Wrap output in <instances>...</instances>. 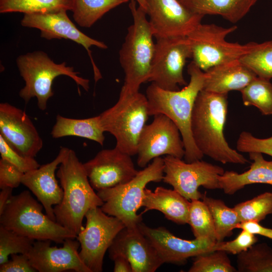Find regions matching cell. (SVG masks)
<instances>
[{
    "label": "cell",
    "instance_id": "6da1fadb",
    "mask_svg": "<svg viewBox=\"0 0 272 272\" xmlns=\"http://www.w3.org/2000/svg\"><path fill=\"white\" fill-rule=\"evenodd\" d=\"M228 94L201 90L193 107L191 131L194 142L204 155L222 164H245L248 160L230 147L224 134Z\"/></svg>",
    "mask_w": 272,
    "mask_h": 272
},
{
    "label": "cell",
    "instance_id": "7a4b0ae2",
    "mask_svg": "<svg viewBox=\"0 0 272 272\" xmlns=\"http://www.w3.org/2000/svg\"><path fill=\"white\" fill-rule=\"evenodd\" d=\"M190 81L178 91L163 89L152 83L146 89L149 116L163 114L178 127L184 144V161L191 163L201 160L203 155L196 146L191 131V118L196 98L202 89L204 72L193 61L187 67Z\"/></svg>",
    "mask_w": 272,
    "mask_h": 272
},
{
    "label": "cell",
    "instance_id": "3957f363",
    "mask_svg": "<svg viewBox=\"0 0 272 272\" xmlns=\"http://www.w3.org/2000/svg\"><path fill=\"white\" fill-rule=\"evenodd\" d=\"M56 175L63 190V196L61 202L53 208L56 222L77 235L87 212L100 207L103 202L95 192L83 164L73 150L70 149L59 165Z\"/></svg>",
    "mask_w": 272,
    "mask_h": 272
},
{
    "label": "cell",
    "instance_id": "277c9868",
    "mask_svg": "<svg viewBox=\"0 0 272 272\" xmlns=\"http://www.w3.org/2000/svg\"><path fill=\"white\" fill-rule=\"evenodd\" d=\"M130 1L133 23L127 29L119 52L120 63L125 74L120 95L137 93L143 83L148 82L155 49L147 12L141 6H135V0Z\"/></svg>",
    "mask_w": 272,
    "mask_h": 272
},
{
    "label": "cell",
    "instance_id": "5b68a950",
    "mask_svg": "<svg viewBox=\"0 0 272 272\" xmlns=\"http://www.w3.org/2000/svg\"><path fill=\"white\" fill-rule=\"evenodd\" d=\"M43 208L28 190H24L10 198L0 214L1 225L34 240L63 243L66 239L77 238V235L44 214Z\"/></svg>",
    "mask_w": 272,
    "mask_h": 272
},
{
    "label": "cell",
    "instance_id": "8992f818",
    "mask_svg": "<svg viewBox=\"0 0 272 272\" xmlns=\"http://www.w3.org/2000/svg\"><path fill=\"white\" fill-rule=\"evenodd\" d=\"M16 62L25 83L19 92L20 97L26 104L32 98L36 97L37 106L41 110L47 108V101L54 94L52 85L58 76H67L85 91L89 89V80L78 76L79 73L75 71L73 66H67L65 62H54L42 51L21 55Z\"/></svg>",
    "mask_w": 272,
    "mask_h": 272
},
{
    "label": "cell",
    "instance_id": "52a82bcc",
    "mask_svg": "<svg viewBox=\"0 0 272 272\" xmlns=\"http://www.w3.org/2000/svg\"><path fill=\"white\" fill-rule=\"evenodd\" d=\"M164 162L161 157L138 171L129 181L116 186L101 189L97 193L103 202L101 210L108 215L120 220L127 228H135L142 221V215L137 214L142 207L144 190L150 182H159L164 176Z\"/></svg>",
    "mask_w": 272,
    "mask_h": 272
},
{
    "label": "cell",
    "instance_id": "ba28073f",
    "mask_svg": "<svg viewBox=\"0 0 272 272\" xmlns=\"http://www.w3.org/2000/svg\"><path fill=\"white\" fill-rule=\"evenodd\" d=\"M146 96L139 91L120 95L117 102L99 115L104 132L116 139L115 147L131 156L137 154L139 139L149 116Z\"/></svg>",
    "mask_w": 272,
    "mask_h": 272
},
{
    "label": "cell",
    "instance_id": "9c48e42d",
    "mask_svg": "<svg viewBox=\"0 0 272 272\" xmlns=\"http://www.w3.org/2000/svg\"><path fill=\"white\" fill-rule=\"evenodd\" d=\"M237 28L200 23L187 36L192 61L205 72L214 66L239 59L250 52L256 42L241 44L226 40Z\"/></svg>",
    "mask_w": 272,
    "mask_h": 272
},
{
    "label": "cell",
    "instance_id": "30bf717a",
    "mask_svg": "<svg viewBox=\"0 0 272 272\" xmlns=\"http://www.w3.org/2000/svg\"><path fill=\"white\" fill-rule=\"evenodd\" d=\"M85 218V227H82L76 238L81 246L79 254L91 272H101L106 251L125 226L118 218L107 215L99 207L89 210Z\"/></svg>",
    "mask_w": 272,
    "mask_h": 272
},
{
    "label": "cell",
    "instance_id": "8fae6325",
    "mask_svg": "<svg viewBox=\"0 0 272 272\" xmlns=\"http://www.w3.org/2000/svg\"><path fill=\"white\" fill-rule=\"evenodd\" d=\"M181 159L169 155L163 158L164 182L190 200L201 198L199 186L211 190L221 189L218 177L225 172L222 167L201 160L187 163Z\"/></svg>",
    "mask_w": 272,
    "mask_h": 272
},
{
    "label": "cell",
    "instance_id": "7c38bea8",
    "mask_svg": "<svg viewBox=\"0 0 272 272\" xmlns=\"http://www.w3.org/2000/svg\"><path fill=\"white\" fill-rule=\"evenodd\" d=\"M191 56L187 36L157 39L148 82L166 90H179V86L187 84L183 71L187 59Z\"/></svg>",
    "mask_w": 272,
    "mask_h": 272
},
{
    "label": "cell",
    "instance_id": "4fadbf2b",
    "mask_svg": "<svg viewBox=\"0 0 272 272\" xmlns=\"http://www.w3.org/2000/svg\"><path fill=\"white\" fill-rule=\"evenodd\" d=\"M185 150L180 131L175 123L163 114L154 115L146 124L138 147L137 164L145 168L154 158L166 155L182 159Z\"/></svg>",
    "mask_w": 272,
    "mask_h": 272
},
{
    "label": "cell",
    "instance_id": "5bb4252c",
    "mask_svg": "<svg viewBox=\"0 0 272 272\" xmlns=\"http://www.w3.org/2000/svg\"><path fill=\"white\" fill-rule=\"evenodd\" d=\"M67 11H55L24 14L21 24L22 26L33 28L40 31L42 38L51 40L65 39L71 40L83 46L90 57L96 83L101 79V74L94 62L90 48L93 46L107 49L103 42L93 39L79 30L67 15Z\"/></svg>",
    "mask_w": 272,
    "mask_h": 272
},
{
    "label": "cell",
    "instance_id": "9a60e30c",
    "mask_svg": "<svg viewBox=\"0 0 272 272\" xmlns=\"http://www.w3.org/2000/svg\"><path fill=\"white\" fill-rule=\"evenodd\" d=\"M146 1L149 22L156 39L187 36L204 17L189 10L179 0Z\"/></svg>",
    "mask_w": 272,
    "mask_h": 272
},
{
    "label": "cell",
    "instance_id": "2e32d148",
    "mask_svg": "<svg viewBox=\"0 0 272 272\" xmlns=\"http://www.w3.org/2000/svg\"><path fill=\"white\" fill-rule=\"evenodd\" d=\"M131 156L116 147L99 151L83 163L90 183L98 191L124 184L138 173Z\"/></svg>",
    "mask_w": 272,
    "mask_h": 272
},
{
    "label": "cell",
    "instance_id": "e0dca14e",
    "mask_svg": "<svg viewBox=\"0 0 272 272\" xmlns=\"http://www.w3.org/2000/svg\"><path fill=\"white\" fill-rule=\"evenodd\" d=\"M138 227L156 249L163 263L184 264L190 257L214 251L217 242L208 239H183L165 227L151 228L142 222Z\"/></svg>",
    "mask_w": 272,
    "mask_h": 272
},
{
    "label": "cell",
    "instance_id": "ac0fdd59",
    "mask_svg": "<svg viewBox=\"0 0 272 272\" xmlns=\"http://www.w3.org/2000/svg\"><path fill=\"white\" fill-rule=\"evenodd\" d=\"M0 135L16 151L34 158L43 141L27 114L8 103L0 104Z\"/></svg>",
    "mask_w": 272,
    "mask_h": 272
},
{
    "label": "cell",
    "instance_id": "d6986e66",
    "mask_svg": "<svg viewBox=\"0 0 272 272\" xmlns=\"http://www.w3.org/2000/svg\"><path fill=\"white\" fill-rule=\"evenodd\" d=\"M51 240L34 241L27 254L32 265L39 272H61L73 270L76 272H91L80 257L78 240L67 238L63 246H51Z\"/></svg>",
    "mask_w": 272,
    "mask_h": 272
},
{
    "label": "cell",
    "instance_id": "ffe728a7",
    "mask_svg": "<svg viewBox=\"0 0 272 272\" xmlns=\"http://www.w3.org/2000/svg\"><path fill=\"white\" fill-rule=\"evenodd\" d=\"M111 259L121 255L130 262L132 272H154L163 262L156 249L139 227H124L108 249Z\"/></svg>",
    "mask_w": 272,
    "mask_h": 272
},
{
    "label": "cell",
    "instance_id": "44dd1931",
    "mask_svg": "<svg viewBox=\"0 0 272 272\" xmlns=\"http://www.w3.org/2000/svg\"><path fill=\"white\" fill-rule=\"evenodd\" d=\"M70 149L61 147L51 162L24 173L22 184L27 187L42 205L46 214L56 221L53 206L59 204L62 198L63 190L55 176V170L67 155Z\"/></svg>",
    "mask_w": 272,
    "mask_h": 272
},
{
    "label": "cell",
    "instance_id": "7402d4cb",
    "mask_svg": "<svg viewBox=\"0 0 272 272\" xmlns=\"http://www.w3.org/2000/svg\"><path fill=\"white\" fill-rule=\"evenodd\" d=\"M202 90L219 94L240 91L257 76L239 59L214 66L204 72Z\"/></svg>",
    "mask_w": 272,
    "mask_h": 272
},
{
    "label": "cell",
    "instance_id": "603a6c76",
    "mask_svg": "<svg viewBox=\"0 0 272 272\" xmlns=\"http://www.w3.org/2000/svg\"><path fill=\"white\" fill-rule=\"evenodd\" d=\"M174 189L158 186L154 191L145 188L141 206L143 214L150 210L161 212L168 220L178 224H187L190 202Z\"/></svg>",
    "mask_w": 272,
    "mask_h": 272
},
{
    "label": "cell",
    "instance_id": "cb8c5ba5",
    "mask_svg": "<svg viewBox=\"0 0 272 272\" xmlns=\"http://www.w3.org/2000/svg\"><path fill=\"white\" fill-rule=\"evenodd\" d=\"M248 154L252 163L248 170L242 173L226 171L218 176L221 189L225 194H234L245 186L252 184L263 183L272 186V160H265L261 153Z\"/></svg>",
    "mask_w": 272,
    "mask_h": 272
},
{
    "label": "cell",
    "instance_id": "d4e9b609",
    "mask_svg": "<svg viewBox=\"0 0 272 272\" xmlns=\"http://www.w3.org/2000/svg\"><path fill=\"white\" fill-rule=\"evenodd\" d=\"M257 0H179L192 12L205 16L219 15L232 23L241 20Z\"/></svg>",
    "mask_w": 272,
    "mask_h": 272
},
{
    "label": "cell",
    "instance_id": "484cf974",
    "mask_svg": "<svg viewBox=\"0 0 272 272\" xmlns=\"http://www.w3.org/2000/svg\"><path fill=\"white\" fill-rule=\"evenodd\" d=\"M104 132L100 124L99 115L75 119L58 114L51 135L55 139L68 136L84 138L103 146L105 141Z\"/></svg>",
    "mask_w": 272,
    "mask_h": 272
},
{
    "label": "cell",
    "instance_id": "4316f807",
    "mask_svg": "<svg viewBox=\"0 0 272 272\" xmlns=\"http://www.w3.org/2000/svg\"><path fill=\"white\" fill-rule=\"evenodd\" d=\"M201 199L212 215L217 241H222L232 235L235 226L240 223L236 211L228 207L222 200L208 196L206 193L202 194Z\"/></svg>",
    "mask_w": 272,
    "mask_h": 272
},
{
    "label": "cell",
    "instance_id": "83f0119b",
    "mask_svg": "<svg viewBox=\"0 0 272 272\" xmlns=\"http://www.w3.org/2000/svg\"><path fill=\"white\" fill-rule=\"evenodd\" d=\"M129 0H74L73 18L81 27L92 26L106 13Z\"/></svg>",
    "mask_w": 272,
    "mask_h": 272
},
{
    "label": "cell",
    "instance_id": "f1b7e54d",
    "mask_svg": "<svg viewBox=\"0 0 272 272\" xmlns=\"http://www.w3.org/2000/svg\"><path fill=\"white\" fill-rule=\"evenodd\" d=\"M74 5V0H0V13L26 14L60 10L72 11Z\"/></svg>",
    "mask_w": 272,
    "mask_h": 272
},
{
    "label": "cell",
    "instance_id": "f546056e",
    "mask_svg": "<svg viewBox=\"0 0 272 272\" xmlns=\"http://www.w3.org/2000/svg\"><path fill=\"white\" fill-rule=\"evenodd\" d=\"M238 272H272V248L267 243L254 244L237 256Z\"/></svg>",
    "mask_w": 272,
    "mask_h": 272
},
{
    "label": "cell",
    "instance_id": "4dcf8cb0",
    "mask_svg": "<svg viewBox=\"0 0 272 272\" xmlns=\"http://www.w3.org/2000/svg\"><path fill=\"white\" fill-rule=\"evenodd\" d=\"M245 106H253L263 115H272V83L256 77L240 91Z\"/></svg>",
    "mask_w": 272,
    "mask_h": 272
},
{
    "label": "cell",
    "instance_id": "1f68e13d",
    "mask_svg": "<svg viewBox=\"0 0 272 272\" xmlns=\"http://www.w3.org/2000/svg\"><path fill=\"white\" fill-rule=\"evenodd\" d=\"M187 224L190 226L195 238L217 241L212 215L202 200H191Z\"/></svg>",
    "mask_w": 272,
    "mask_h": 272
},
{
    "label": "cell",
    "instance_id": "d6a6232c",
    "mask_svg": "<svg viewBox=\"0 0 272 272\" xmlns=\"http://www.w3.org/2000/svg\"><path fill=\"white\" fill-rule=\"evenodd\" d=\"M239 60L260 78H272V39L256 43L254 48Z\"/></svg>",
    "mask_w": 272,
    "mask_h": 272
},
{
    "label": "cell",
    "instance_id": "836d02e7",
    "mask_svg": "<svg viewBox=\"0 0 272 272\" xmlns=\"http://www.w3.org/2000/svg\"><path fill=\"white\" fill-rule=\"evenodd\" d=\"M233 209L238 214L240 222L247 221L259 222L267 215L272 214V192H265L240 202Z\"/></svg>",
    "mask_w": 272,
    "mask_h": 272
},
{
    "label": "cell",
    "instance_id": "e575fe53",
    "mask_svg": "<svg viewBox=\"0 0 272 272\" xmlns=\"http://www.w3.org/2000/svg\"><path fill=\"white\" fill-rule=\"evenodd\" d=\"M35 240L0 226V265L9 261L13 254H27Z\"/></svg>",
    "mask_w": 272,
    "mask_h": 272
},
{
    "label": "cell",
    "instance_id": "d590c367",
    "mask_svg": "<svg viewBox=\"0 0 272 272\" xmlns=\"http://www.w3.org/2000/svg\"><path fill=\"white\" fill-rule=\"evenodd\" d=\"M188 272H236L227 253L215 250L194 257Z\"/></svg>",
    "mask_w": 272,
    "mask_h": 272
},
{
    "label": "cell",
    "instance_id": "8d00e7d4",
    "mask_svg": "<svg viewBox=\"0 0 272 272\" xmlns=\"http://www.w3.org/2000/svg\"><path fill=\"white\" fill-rule=\"evenodd\" d=\"M236 149L240 153L258 152L272 157V136L260 139L255 137L250 132L243 131L237 139Z\"/></svg>",
    "mask_w": 272,
    "mask_h": 272
},
{
    "label": "cell",
    "instance_id": "74e56055",
    "mask_svg": "<svg viewBox=\"0 0 272 272\" xmlns=\"http://www.w3.org/2000/svg\"><path fill=\"white\" fill-rule=\"evenodd\" d=\"M0 154L1 158L10 162L24 173L40 166L34 158L23 156L16 151L1 135Z\"/></svg>",
    "mask_w": 272,
    "mask_h": 272
},
{
    "label": "cell",
    "instance_id": "f35d334b",
    "mask_svg": "<svg viewBox=\"0 0 272 272\" xmlns=\"http://www.w3.org/2000/svg\"><path fill=\"white\" fill-rule=\"evenodd\" d=\"M258 239L255 235L246 231L242 230L234 240L224 242L217 241L214 247L215 250H222L232 254H238L246 251L256 243Z\"/></svg>",
    "mask_w": 272,
    "mask_h": 272
},
{
    "label": "cell",
    "instance_id": "ab89813d",
    "mask_svg": "<svg viewBox=\"0 0 272 272\" xmlns=\"http://www.w3.org/2000/svg\"><path fill=\"white\" fill-rule=\"evenodd\" d=\"M24 173L2 158L0 160V188L17 187L22 183Z\"/></svg>",
    "mask_w": 272,
    "mask_h": 272
},
{
    "label": "cell",
    "instance_id": "60d3db41",
    "mask_svg": "<svg viewBox=\"0 0 272 272\" xmlns=\"http://www.w3.org/2000/svg\"><path fill=\"white\" fill-rule=\"evenodd\" d=\"M11 260L0 265L1 272H36L27 254H13Z\"/></svg>",
    "mask_w": 272,
    "mask_h": 272
},
{
    "label": "cell",
    "instance_id": "b9f144b4",
    "mask_svg": "<svg viewBox=\"0 0 272 272\" xmlns=\"http://www.w3.org/2000/svg\"><path fill=\"white\" fill-rule=\"evenodd\" d=\"M235 229H240L252 234L259 235L272 239V229L264 227L255 221L240 222L236 225Z\"/></svg>",
    "mask_w": 272,
    "mask_h": 272
},
{
    "label": "cell",
    "instance_id": "7bdbcfd3",
    "mask_svg": "<svg viewBox=\"0 0 272 272\" xmlns=\"http://www.w3.org/2000/svg\"><path fill=\"white\" fill-rule=\"evenodd\" d=\"M114 272H132V268L129 260L124 256L118 255L113 257Z\"/></svg>",
    "mask_w": 272,
    "mask_h": 272
},
{
    "label": "cell",
    "instance_id": "ee69618b",
    "mask_svg": "<svg viewBox=\"0 0 272 272\" xmlns=\"http://www.w3.org/2000/svg\"><path fill=\"white\" fill-rule=\"evenodd\" d=\"M13 189L11 187H6L1 189L0 192V214L2 213L6 204L13 195Z\"/></svg>",
    "mask_w": 272,
    "mask_h": 272
},
{
    "label": "cell",
    "instance_id": "f6af8a7d",
    "mask_svg": "<svg viewBox=\"0 0 272 272\" xmlns=\"http://www.w3.org/2000/svg\"><path fill=\"white\" fill-rule=\"evenodd\" d=\"M138 3L139 6L142 7L147 12V5L146 0H135Z\"/></svg>",
    "mask_w": 272,
    "mask_h": 272
}]
</instances>
